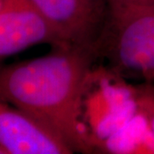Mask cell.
I'll return each mask as SVG.
<instances>
[{"mask_svg": "<svg viewBox=\"0 0 154 154\" xmlns=\"http://www.w3.org/2000/svg\"><path fill=\"white\" fill-rule=\"evenodd\" d=\"M63 44L94 49L110 15L108 0H28Z\"/></svg>", "mask_w": 154, "mask_h": 154, "instance_id": "obj_3", "label": "cell"}, {"mask_svg": "<svg viewBox=\"0 0 154 154\" xmlns=\"http://www.w3.org/2000/svg\"><path fill=\"white\" fill-rule=\"evenodd\" d=\"M145 79H146V81L154 82V71L151 72V73H149L148 75H146L145 76Z\"/></svg>", "mask_w": 154, "mask_h": 154, "instance_id": "obj_9", "label": "cell"}, {"mask_svg": "<svg viewBox=\"0 0 154 154\" xmlns=\"http://www.w3.org/2000/svg\"><path fill=\"white\" fill-rule=\"evenodd\" d=\"M154 3V0H124L120 5H128V4H137V5H146V4H152ZM116 6V7H118ZM116 8V7H114ZM113 9V8H111Z\"/></svg>", "mask_w": 154, "mask_h": 154, "instance_id": "obj_7", "label": "cell"}, {"mask_svg": "<svg viewBox=\"0 0 154 154\" xmlns=\"http://www.w3.org/2000/svg\"><path fill=\"white\" fill-rule=\"evenodd\" d=\"M124 0H108V3H109V9L111 8H114L116 6L120 5L121 4H122Z\"/></svg>", "mask_w": 154, "mask_h": 154, "instance_id": "obj_8", "label": "cell"}, {"mask_svg": "<svg viewBox=\"0 0 154 154\" xmlns=\"http://www.w3.org/2000/svg\"><path fill=\"white\" fill-rule=\"evenodd\" d=\"M99 57L92 48L53 46L46 55L0 65V98L57 134L73 152L93 153L96 140L82 121L83 99Z\"/></svg>", "mask_w": 154, "mask_h": 154, "instance_id": "obj_1", "label": "cell"}, {"mask_svg": "<svg viewBox=\"0 0 154 154\" xmlns=\"http://www.w3.org/2000/svg\"><path fill=\"white\" fill-rule=\"evenodd\" d=\"M0 143L9 154H71L57 134L0 98Z\"/></svg>", "mask_w": 154, "mask_h": 154, "instance_id": "obj_5", "label": "cell"}, {"mask_svg": "<svg viewBox=\"0 0 154 154\" xmlns=\"http://www.w3.org/2000/svg\"><path fill=\"white\" fill-rule=\"evenodd\" d=\"M0 154H9L6 149L1 145V143H0Z\"/></svg>", "mask_w": 154, "mask_h": 154, "instance_id": "obj_10", "label": "cell"}, {"mask_svg": "<svg viewBox=\"0 0 154 154\" xmlns=\"http://www.w3.org/2000/svg\"><path fill=\"white\" fill-rule=\"evenodd\" d=\"M137 112L146 122L154 138V85L150 81L132 88Z\"/></svg>", "mask_w": 154, "mask_h": 154, "instance_id": "obj_6", "label": "cell"}, {"mask_svg": "<svg viewBox=\"0 0 154 154\" xmlns=\"http://www.w3.org/2000/svg\"><path fill=\"white\" fill-rule=\"evenodd\" d=\"M116 72L154 71V3L128 4L110 10L98 45Z\"/></svg>", "mask_w": 154, "mask_h": 154, "instance_id": "obj_2", "label": "cell"}, {"mask_svg": "<svg viewBox=\"0 0 154 154\" xmlns=\"http://www.w3.org/2000/svg\"><path fill=\"white\" fill-rule=\"evenodd\" d=\"M63 44L28 0H0V65L33 45Z\"/></svg>", "mask_w": 154, "mask_h": 154, "instance_id": "obj_4", "label": "cell"}]
</instances>
